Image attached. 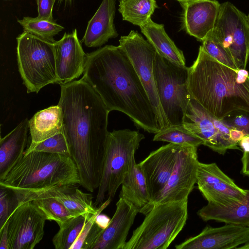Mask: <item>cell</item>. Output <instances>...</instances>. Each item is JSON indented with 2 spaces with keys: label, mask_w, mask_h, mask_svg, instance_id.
Returning a JSON list of instances; mask_svg holds the SVG:
<instances>
[{
  "label": "cell",
  "mask_w": 249,
  "mask_h": 249,
  "mask_svg": "<svg viewBox=\"0 0 249 249\" xmlns=\"http://www.w3.org/2000/svg\"><path fill=\"white\" fill-rule=\"evenodd\" d=\"M60 86L57 105L70 157L76 166L80 185L92 193L101 178L110 111L83 76Z\"/></svg>",
  "instance_id": "obj_1"
},
{
  "label": "cell",
  "mask_w": 249,
  "mask_h": 249,
  "mask_svg": "<svg viewBox=\"0 0 249 249\" xmlns=\"http://www.w3.org/2000/svg\"><path fill=\"white\" fill-rule=\"evenodd\" d=\"M83 77L109 111L127 115L138 129L161 130L156 109L131 62L119 46L106 45L87 53Z\"/></svg>",
  "instance_id": "obj_2"
},
{
  "label": "cell",
  "mask_w": 249,
  "mask_h": 249,
  "mask_svg": "<svg viewBox=\"0 0 249 249\" xmlns=\"http://www.w3.org/2000/svg\"><path fill=\"white\" fill-rule=\"evenodd\" d=\"M189 68L190 94L208 113L223 120L234 112H249V71L224 65L202 46Z\"/></svg>",
  "instance_id": "obj_3"
},
{
  "label": "cell",
  "mask_w": 249,
  "mask_h": 249,
  "mask_svg": "<svg viewBox=\"0 0 249 249\" xmlns=\"http://www.w3.org/2000/svg\"><path fill=\"white\" fill-rule=\"evenodd\" d=\"M80 184L76 166L70 156L33 151L3 177L0 186L9 189L36 190Z\"/></svg>",
  "instance_id": "obj_4"
},
{
  "label": "cell",
  "mask_w": 249,
  "mask_h": 249,
  "mask_svg": "<svg viewBox=\"0 0 249 249\" xmlns=\"http://www.w3.org/2000/svg\"><path fill=\"white\" fill-rule=\"evenodd\" d=\"M188 199L155 206L133 231L123 249H166L184 227Z\"/></svg>",
  "instance_id": "obj_5"
},
{
  "label": "cell",
  "mask_w": 249,
  "mask_h": 249,
  "mask_svg": "<svg viewBox=\"0 0 249 249\" xmlns=\"http://www.w3.org/2000/svg\"><path fill=\"white\" fill-rule=\"evenodd\" d=\"M144 136L129 129L109 132L100 184L93 206L97 208L107 199L112 200L128 173Z\"/></svg>",
  "instance_id": "obj_6"
},
{
  "label": "cell",
  "mask_w": 249,
  "mask_h": 249,
  "mask_svg": "<svg viewBox=\"0 0 249 249\" xmlns=\"http://www.w3.org/2000/svg\"><path fill=\"white\" fill-rule=\"evenodd\" d=\"M18 71L27 93L58 84L55 42L24 31L17 37Z\"/></svg>",
  "instance_id": "obj_7"
},
{
  "label": "cell",
  "mask_w": 249,
  "mask_h": 249,
  "mask_svg": "<svg viewBox=\"0 0 249 249\" xmlns=\"http://www.w3.org/2000/svg\"><path fill=\"white\" fill-rule=\"evenodd\" d=\"M189 68L172 62L157 51L154 64L156 89L170 126L182 125L192 97L188 88Z\"/></svg>",
  "instance_id": "obj_8"
},
{
  "label": "cell",
  "mask_w": 249,
  "mask_h": 249,
  "mask_svg": "<svg viewBox=\"0 0 249 249\" xmlns=\"http://www.w3.org/2000/svg\"><path fill=\"white\" fill-rule=\"evenodd\" d=\"M210 35L228 52L239 69H246L249 59L248 16L229 1L220 5Z\"/></svg>",
  "instance_id": "obj_9"
},
{
  "label": "cell",
  "mask_w": 249,
  "mask_h": 249,
  "mask_svg": "<svg viewBox=\"0 0 249 249\" xmlns=\"http://www.w3.org/2000/svg\"><path fill=\"white\" fill-rule=\"evenodd\" d=\"M126 53L140 78L157 113L161 129L169 126L158 97L154 76L156 49L137 32L121 36L119 45Z\"/></svg>",
  "instance_id": "obj_10"
},
{
  "label": "cell",
  "mask_w": 249,
  "mask_h": 249,
  "mask_svg": "<svg viewBox=\"0 0 249 249\" xmlns=\"http://www.w3.org/2000/svg\"><path fill=\"white\" fill-rule=\"evenodd\" d=\"M183 126L203 141V145L220 154L229 149L241 150L231 138V128L222 120L208 113L191 97L183 118Z\"/></svg>",
  "instance_id": "obj_11"
},
{
  "label": "cell",
  "mask_w": 249,
  "mask_h": 249,
  "mask_svg": "<svg viewBox=\"0 0 249 249\" xmlns=\"http://www.w3.org/2000/svg\"><path fill=\"white\" fill-rule=\"evenodd\" d=\"M197 149L196 147L181 145L172 174L163 189L147 208L144 215L158 204L188 198L196 183L199 162Z\"/></svg>",
  "instance_id": "obj_12"
},
{
  "label": "cell",
  "mask_w": 249,
  "mask_h": 249,
  "mask_svg": "<svg viewBox=\"0 0 249 249\" xmlns=\"http://www.w3.org/2000/svg\"><path fill=\"white\" fill-rule=\"evenodd\" d=\"M197 188L208 203L220 207L235 205L244 199L247 190L239 187L215 163L198 162Z\"/></svg>",
  "instance_id": "obj_13"
},
{
  "label": "cell",
  "mask_w": 249,
  "mask_h": 249,
  "mask_svg": "<svg viewBox=\"0 0 249 249\" xmlns=\"http://www.w3.org/2000/svg\"><path fill=\"white\" fill-rule=\"evenodd\" d=\"M46 220L32 201L18 206L6 222L9 249H33L43 239Z\"/></svg>",
  "instance_id": "obj_14"
},
{
  "label": "cell",
  "mask_w": 249,
  "mask_h": 249,
  "mask_svg": "<svg viewBox=\"0 0 249 249\" xmlns=\"http://www.w3.org/2000/svg\"><path fill=\"white\" fill-rule=\"evenodd\" d=\"M76 185L54 186L40 189H10L15 195L18 205L34 198L52 197L62 204L75 216H87L97 211L91 194L83 192Z\"/></svg>",
  "instance_id": "obj_15"
},
{
  "label": "cell",
  "mask_w": 249,
  "mask_h": 249,
  "mask_svg": "<svg viewBox=\"0 0 249 249\" xmlns=\"http://www.w3.org/2000/svg\"><path fill=\"white\" fill-rule=\"evenodd\" d=\"M249 242V227L232 224L206 226L198 234L176 245V249H236Z\"/></svg>",
  "instance_id": "obj_16"
},
{
  "label": "cell",
  "mask_w": 249,
  "mask_h": 249,
  "mask_svg": "<svg viewBox=\"0 0 249 249\" xmlns=\"http://www.w3.org/2000/svg\"><path fill=\"white\" fill-rule=\"evenodd\" d=\"M181 145L172 143L163 145L151 152L139 163L145 176L151 196V201L148 206L167 182L174 169Z\"/></svg>",
  "instance_id": "obj_17"
},
{
  "label": "cell",
  "mask_w": 249,
  "mask_h": 249,
  "mask_svg": "<svg viewBox=\"0 0 249 249\" xmlns=\"http://www.w3.org/2000/svg\"><path fill=\"white\" fill-rule=\"evenodd\" d=\"M182 7V26L189 35L203 41L212 33L221 4L216 0H187Z\"/></svg>",
  "instance_id": "obj_18"
},
{
  "label": "cell",
  "mask_w": 249,
  "mask_h": 249,
  "mask_svg": "<svg viewBox=\"0 0 249 249\" xmlns=\"http://www.w3.org/2000/svg\"><path fill=\"white\" fill-rule=\"evenodd\" d=\"M56 69L58 84H65L75 80L83 73L87 54L82 48L76 29L65 33L55 42Z\"/></svg>",
  "instance_id": "obj_19"
},
{
  "label": "cell",
  "mask_w": 249,
  "mask_h": 249,
  "mask_svg": "<svg viewBox=\"0 0 249 249\" xmlns=\"http://www.w3.org/2000/svg\"><path fill=\"white\" fill-rule=\"evenodd\" d=\"M138 213L131 204L119 198L109 225L102 231L91 249H123Z\"/></svg>",
  "instance_id": "obj_20"
},
{
  "label": "cell",
  "mask_w": 249,
  "mask_h": 249,
  "mask_svg": "<svg viewBox=\"0 0 249 249\" xmlns=\"http://www.w3.org/2000/svg\"><path fill=\"white\" fill-rule=\"evenodd\" d=\"M115 0H103L89 21L81 42L88 47H99L118 36L114 24Z\"/></svg>",
  "instance_id": "obj_21"
},
{
  "label": "cell",
  "mask_w": 249,
  "mask_h": 249,
  "mask_svg": "<svg viewBox=\"0 0 249 249\" xmlns=\"http://www.w3.org/2000/svg\"><path fill=\"white\" fill-rule=\"evenodd\" d=\"M30 144L24 155L29 153L38 143L63 132L62 115L60 107L53 106L40 110L29 120Z\"/></svg>",
  "instance_id": "obj_22"
},
{
  "label": "cell",
  "mask_w": 249,
  "mask_h": 249,
  "mask_svg": "<svg viewBox=\"0 0 249 249\" xmlns=\"http://www.w3.org/2000/svg\"><path fill=\"white\" fill-rule=\"evenodd\" d=\"M29 120L26 118L0 140V178L23 157L28 143Z\"/></svg>",
  "instance_id": "obj_23"
},
{
  "label": "cell",
  "mask_w": 249,
  "mask_h": 249,
  "mask_svg": "<svg viewBox=\"0 0 249 249\" xmlns=\"http://www.w3.org/2000/svg\"><path fill=\"white\" fill-rule=\"evenodd\" d=\"M121 186L119 198L124 199L143 214L151 199L145 176L135 157Z\"/></svg>",
  "instance_id": "obj_24"
},
{
  "label": "cell",
  "mask_w": 249,
  "mask_h": 249,
  "mask_svg": "<svg viewBox=\"0 0 249 249\" xmlns=\"http://www.w3.org/2000/svg\"><path fill=\"white\" fill-rule=\"evenodd\" d=\"M197 214L204 221L214 220L249 227V190L244 199L235 205L220 207L208 203Z\"/></svg>",
  "instance_id": "obj_25"
},
{
  "label": "cell",
  "mask_w": 249,
  "mask_h": 249,
  "mask_svg": "<svg viewBox=\"0 0 249 249\" xmlns=\"http://www.w3.org/2000/svg\"><path fill=\"white\" fill-rule=\"evenodd\" d=\"M140 27L142 33L160 54L172 62L186 66L182 51L168 36L163 24L155 23L150 18Z\"/></svg>",
  "instance_id": "obj_26"
},
{
  "label": "cell",
  "mask_w": 249,
  "mask_h": 249,
  "mask_svg": "<svg viewBox=\"0 0 249 249\" xmlns=\"http://www.w3.org/2000/svg\"><path fill=\"white\" fill-rule=\"evenodd\" d=\"M118 11L123 19L141 27L150 18L158 6L155 0H122Z\"/></svg>",
  "instance_id": "obj_27"
},
{
  "label": "cell",
  "mask_w": 249,
  "mask_h": 249,
  "mask_svg": "<svg viewBox=\"0 0 249 249\" xmlns=\"http://www.w3.org/2000/svg\"><path fill=\"white\" fill-rule=\"evenodd\" d=\"M91 215H79L69 221L53 236L52 241L56 249H70Z\"/></svg>",
  "instance_id": "obj_28"
},
{
  "label": "cell",
  "mask_w": 249,
  "mask_h": 249,
  "mask_svg": "<svg viewBox=\"0 0 249 249\" xmlns=\"http://www.w3.org/2000/svg\"><path fill=\"white\" fill-rule=\"evenodd\" d=\"M153 141L196 147L204 143L201 139L186 129L183 125L170 126L161 129L155 134Z\"/></svg>",
  "instance_id": "obj_29"
},
{
  "label": "cell",
  "mask_w": 249,
  "mask_h": 249,
  "mask_svg": "<svg viewBox=\"0 0 249 249\" xmlns=\"http://www.w3.org/2000/svg\"><path fill=\"white\" fill-rule=\"evenodd\" d=\"M32 201L44 214L47 220L54 221L59 228L76 216L71 213L62 204L52 197L34 198Z\"/></svg>",
  "instance_id": "obj_30"
},
{
  "label": "cell",
  "mask_w": 249,
  "mask_h": 249,
  "mask_svg": "<svg viewBox=\"0 0 249 249\" xmlns=\"http://www.w3.org/2000/svg\"><path fill=\"white\" fill-rule=\"evenodd\" d=\"M24 31L43 39L55 42L53 37L64 29V27L54 21H50L36 18L24 17L18 19Z\"/></svg>",
  "instance_id": "obj_31"
},
{
  "label": "cell",
  "mask_w": 249,
  "mask_h": 249,
  "mask_svg": "<svg viewBox=\"0 0 249 249\" xmlns=\"http://www.w3.org/2000/svg\"><path fill=\"white\" fill-rule=\"evenodd\" d=\"M33 151L57 153L70 157L68 145L63 132L37 144L31 152Z\"/></svg>",
  "instance_id": "obj_32"
},
{
  "label": "cell",
  "mask_w": 249,
  "mask_h": 249,
  "mask_svg": "<svg viewBox=\"0 0 249 249\" xmlns=\"http://www.w3.org/2000/svg\"><path fill=\"white\" fill-rule=\"evenodd\" d=\"M201 46L209 55L217 61L231 68L238 69L226 50L210 35L202 41Z\"/></svg>",
  "instance_id": "obj_33"
},
{
  "label": "cell",
  "mask_w": 249,
  "mask_h": 249,
  "mask_svg": "<svg viewBox=\"0 0 249 249\" xmlns=\"http://www.w3.org/2000/svg\"><path fill=\"white\" fill-rule=\"evenodd\" d=\"M18 205L17 197L12 191L0 186V229Z\"/></svg>",
  "instance_id": "obj_34"
},
{
  "label": "cell",
  "mask_w": 249,
  "mask_h": 249,
  "mask_svg": "<svg viewBox=\"0 0 249 249\" xmlns=\"http://www.w3.org/2000/svg\"><path fill=\"white\" fill-rule=\"evenodd\" d=\"M222 120L231 128L242 131L245 136H249V112H234Z\"/></svg>",
  "instance_id": "obj_35"
},
{
  "label": "cell",
  "mask_w": 249,
  "mask_h": 249,
  "mask_svg": "<svg viewBox=\"0 0 249 249\" xmlns=\"http://www.w3.org/2000/svg\"><path fill=\"white\" fill-rule=\"evenodd\" d=\"M56 0H36L38 18L54 21L53 18V6Z\"/></svg>",
  "instance_id": "obj_36"
},
{
  "label": "cell",
  "mask_w": 249,
  "mask_h": 249,
  "mask_svg": "<svg viewBox=\"0 0 249 249\" xmlns=\"http://www.w3.org/2000/svg\"><path fill=\"white\" fill-rule=\"evenodd\" d=\"M0 249H9V241L7 223L0 229Z\"/></svg>",
  "instance_id": "obj_37"
},
{
  "label": "cell",
  "mask_w": 249,
  "mask_h": 249,
  "mask_svg": "<svg viewBox=\"0 0 249 249\" xmlns=\"http://www.w3.org/2000/svg\"><path fill=\"white\" fill-rule=\"evenodd\" d=\"M110 220L111 219L107 215L100 213L96 216L95 223L100 228L104 230L108 226Z\"/></svg>",
  "instance_id": "obj_38"
},
{
  "label": "cell",
  "mask_w": 249,
  "mask_h": 249,
  "mask_svg": "<svg viewBox=\"0 0 249 249\" xmlns=\"http://www.w3.org/2000/svg\"><path fill=\"white\" fill-rule=\"evenodd\" d=\"M241 161L242 163V173L244 176L249 177V151L243 152Z\"/></svg>",
  "instance_id": "obj_39"
},
{
  "label": "cell",
  "mask_w": 249,
  "mask_h": 249,
  "mask_svg": "<svg viewBox=\"0 0 249 249\" xmlns=\"http://www.w3.org/2000/svg\"><path fill=\"white\" fill-rule=\"evenodd\" d=\"M238 145L243 152L249 151V136L243 137L239 142Z\"/></svg>",
  "instance_id": "obj_40"
},
{
  "label": "cell",
  "mask_w": 249,
  "mask_h": 249,
  "mask_svg": "<svg viewBox=\"0 0 249 249\" xmlns=\"http://www.w3.org/2000/svg\"><path fill=\"white\" fill-rule=\"evenodd\" d=\"M241 249H249V242L242 245V246L239 247L237 248Z\"/></svg>",
  "instance_id": "obj_41"
},
{
  "label": "cell",
  "mask_w": 249,
  "mask_h": 249,
  "mask_svg": "<svg viewBox=\"0 0 249 249\" xmlns=\"http://www.w3.org/2000/svg\"><path fill=\"white\" fill-rule=\"evenodd\" d=\"M177 0L179 2H181L186 1L187 0Z\"/></svg>",
  "instance_id": "obj_42"
},
{
  "label": "cell",
  "mask_w": 249,
  "mask_h": 249,
  "mask_svg": "<svg viewBox=\"0 0 249 249\" xmlns=\"http://www.w3.org/2000/svg\"><path fill=\"white\" fill-rule=\"evenodd\" d=\"M248 19H249V15L248 16Z\"/></svg>",
  "instance_id": "obj_43"
},
{
  "label": "cell",
  "mask_w": 249,
  "mask_h": 249,
  "mask_svg": "<svg viewBox=\"0 0 249 249\" xmlns=\"http://www.w3.org/2000/svg\"><path fill=\"white\" fill-rule=\"evenodd\" d=\"M119 0V1H121V0Z\"/></svg>",
  "instance_id": "obj_44"
}]
</instances>
